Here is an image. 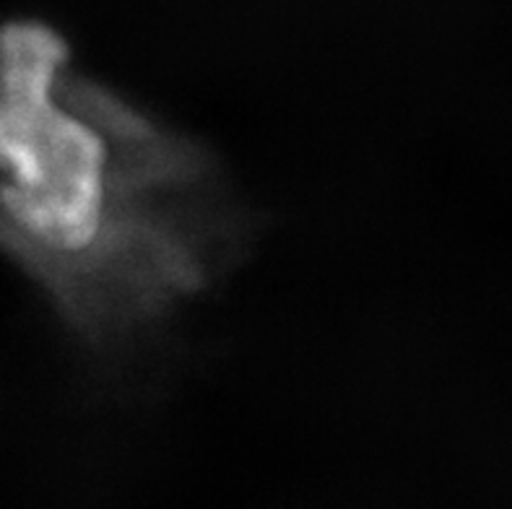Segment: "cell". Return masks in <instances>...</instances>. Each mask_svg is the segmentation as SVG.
<instances>
[{"label": "cell", "instance_id": "cell-1", "mask_svg": "<svg viewBox=\"0 0 512 509\" xmlns=\"http://www.w3.org/2000/svg\"><path fill=\"white\" fill-rule=\"evenodd\" d=\"M255 221L206 143L0 26V252L91 346L154 330L240 263Z\"/></svg>", "mask_w": 512, "mask_h": 509}]
</instances>
